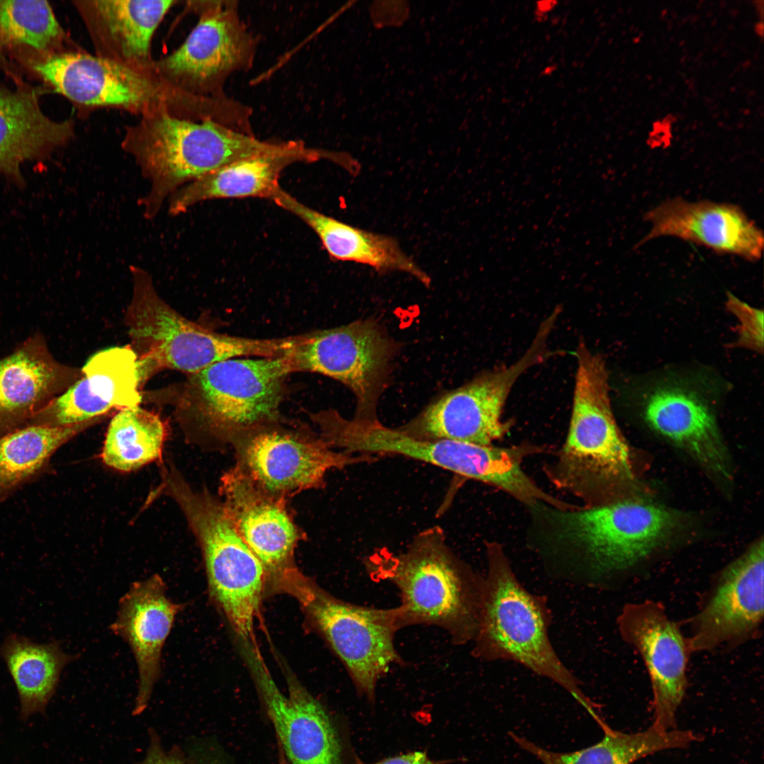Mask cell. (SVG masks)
I'll return each mask as SVG.
<instances>
[{
    "instance_id": "obj_1",
    "label": "cell",
    "mask_w": 764,
    "mask_h": 764,
    "mask_svg": "<svg viewBox=\"0 0 764 764\" xmlns=\"http://www.w3.org/2000/svg\"><path fill=\"white\" fill-rule=\"evenodd\" d=\"M364 567L374 581L398 590L402 627L436 626L455 645L473 642L478 625L483 577L459 559L437 526L419 532L400 552L379 549Z\"/></svg>"
},
{
    "instance_id": "obj_2",
    "label": "cell",
    "mask_w": 764,
    "mask_h": 764,
    "mask_svg": "<svg viewBox=\"0 0 764 764\" xmlns=\"http://www.w3.org/2000/svg\"><path fill=\"white\" fill-rule=\"evenodd\" d=\"M279 146L212 120L196 121L168 112L143 115L122 142L149 183L139 202L146 219L155 218L168 198L187 183Z\"/></svg>"
},
{
    "instance_id": "obj_3",
    "label": "cell",
    "mask_w": 764,
    "mask_h": 764,
    "mask_svg": "<svg viewBox=\"0 0 764 764\" xmlns=\"http://www.w3.org/2000/svg\"><path fill=\"white\" fill-rule=\"evenodd\" d=\"M487 572L483 577L473 656L485 661H510L556 683L597 722L595 702L563 664L549 638L551 613L543 596L520 583L502 546L486 543Z\"/></svg>"
},
{
    "instance_id": "obj_4",
    "label": "cell",
    "mask_w": 764,
    "mask_h": 764,
    "mask_svg": "<svg viewBox=\"0 0 764 764\" xmlns=\"http://www.w3.org/2000/svg\"><path fill=\"white\" fill-rule=\"evenodd\" d=\"M286 356L233 358L187 375L176 403L186 436L209 450L229 447L237 435L280 420Z\"/></svg>"
},
{
    "instance_id": "obj_5",
    "label": "cell",
    "mask_w": 764,
    "mask_h": 764,
    "mask_svg": "<svg viewBox=\"0 0 764 764\" xmlns=\"http://www.w3.org/2000/svg\"><path fill=\"white\" fill-rule=\"evenodd\" d=\"M132 293L125 322L137 358L140 386L161 369L187 375L221 361L285 354L292 337L257 339L216 332L175 311L158 293L145 269L130 265Z\"/></svg>"
},
{
    "instance_id": "obj_6",
    "label": "cell",
    "mask_w": 764,
    "mask_h": 764,
    "mask_svg": "<svg viewBox=\"0 0 764 764\" xmlns=\"http://www.w3.org/2000/svg\"><path fill=\"white\" fill-rule=\"evenodd\" d=\"M606 364L596 359L577 364L567 435L554 462L544 468L557 489L584 507L609 503L611 492L632 478L629 446L615 421Z\"/></svg>"
},
{
    "instance_id": "obj_7",
    "label": "cell",
    "mask_w": 764,
    "mask_h": 764,
    "mask_svg": "<svg viewBox=\"0 0 764 764\" xmlns=\"http://www.w3.org/2000/svg\"><path fill=\"white\" fill-rule=\"evenodd\" d=\"M153 494L172 498L200 547L211 596L236 635L259 654L254 631L266 573L227 515L222 502L207 489L196 490L174 465L162 468Z\"/></svg>"
},
{
    "instance_id": "obj_8",
    "label": "cell",
    "mask_w": 764,
    "mask_h": 764,
    "mask_svg": "<svg viewBox=\"0 0 764 764\" xmlns=\"http://www.w3.org/2000/svg\"><path fill=\"white\" fill-rule=\"evenodd\" d=\"M319 430L335 449L352 454L405 456L488 484L513 497L528 485V476L521 467L527 451L522 445L500 447L422 439L399 427H388L378 418L348 419L334 409L322 416Z\"/></svg>"
},
{
    "instance_id": "obj_9",
    "label": "cell",
    "mask_w": 764,
    "mask_h": 764,
    "mask_svg": "<svg viewBox=\"0 0 764 764\" xmlns=\"http://www.w3.org/2000/svg\"><path fill=\"white\" fill-rule=\"evenodd\" d=\"M544 521L549 541L576 550L600 571L627 568L668 537L673 512L661 505L618 499L595 507L558 509L538 502L529 507Z\"/></svg>"
},
{
    "instance_id": "obj_10",
    "label": "cell",
    "mask_w": 764,
    "mask_h": 764,
    "mask_svg": "<svg viewBox=\"0 0 764 764\" xmlns=\"http://www.w3.org/2000/svg\"><path fill=\"white\" fill-rule=\"evenodd\" d=\"M35 71L56 91L91 107H117L140 113L157 112L201 120L213 110L210 98L192 95L145 71L83 52L50 55Z\"/></svg>"
},
{
    "instance_id": "obj_11",
    "label": "cell",
    "mask_w": 764,
    "mask_h": 764,
    "mask_svg": "<svg viewBox=\"0 0 764 764\" xmlns=\"http://www.w3.org/2000/svg\"><path fill=\"white\" fill-rule=\"evenodd\" d=\"M557 320V316L550 313L543 320L528 348L515 362L480 374L444 393L399 428L419 439L482 446L503 438L509 424L502 420V413L515 383L531 368L561 352L548 346Z\"/></svg>"
},
{
    "instance_id": "obj_12",
    "label": "cell",
    "mask_w": 764,
    "mask_h": 764,
    "mask_svg": "<svg viewBox=\"0 0 764 764\" xmlns=\"http://www.w3.org/2000/svg\"><path fill=\"white\" fill-rule=\"evenodd\" d=\"M306 608L361 695L374 702L379 680L404 661L395 645L398 607L378 608L337 599L312 586L298 570L279 581Z\"/></svg>"
},
{
    "instance_id": "obj_13",
    "label": "cell",
    "mask_w": 764,
    "mask_h": 764,
    "mask_svg": "<svg viewBox=\"0 0 764 764\" xmlns=\"http://www.w3.org/2000/svg\"><path fill=\"white\" fill-rule=\"evenodd\" d=\"M229 447L234 451L236 468L265 492L287 500L303 491L323 487L330 470L378 458L337 450L318 432L282 419L241 433Z\"/></svg>"
},
{
    "instance_id": "obj_14",
    "label": "cell",
    "mask_w": 764,
    "mask_h": 764,
    "mask_svg": "<svg viewBox=\"0 0 764 764\" xmlns=\"http://www.w3.org/2000/svg\"><path fill=\"white\" fill-rule=\"evenodd\" d=\"M400 345L373 318L302 335L285 355L291 373L311 372L336 380L356 398L354 417L376 419Z\"/></svg>"
},
{
    "instance_id": "obj_15",
    "label": "cell",
    "mask_w": 764,
    "mask_h": 764,
    "mask_svg": "<svg viewBox=\"0 0 764 764\" xmlns=\"http://www.w3.org/2000/svg\"><path fill=\"white\" fill-rule=\"evenodd\" d=\"M196 3L197 25L179 48L154 62V71L185 93L224 98L227 78L252 66L257 41L241 21L237 1Z\"/></svg>"
},
{
    "instance_id": "obj_16",
    "label": "cell",
    "mask_w": 764,
    "mask_h": 764,
    "mask_svg": "<svg viewBox=\"0 0 764 764\" xmlns=\"http://www.w3.org/2000/svg\"><path fill=\"white\" fill-rule=\"evenodd\" d=\"M624 641L640 654L653 692L652 725L663 731L676 729V714L684 698L686 668L690 652L687 639L659 602L625 605L618 617Z\"/></svg>"
},
{
    "instance_id": "obj_17",
    "label": "cell",
    "mask_w": 764,
    "mask_h": 764,
    "mask_svg": "<svg viewBox=\"0 0 764 764\" xmlns=\"http://www.w3.org/2000/svg\"><path fill=\"white\" fill-rule=\"evenodd\" d=\"M219 492L236 531L267 576L277 579L296 568L294 551L304 535L287 499L265 492L235 466L221 477Z\"/></svg>"
},
{
    "instance_id": "obj_18",
    "label": "cell",
    "mask_w": 764,
    "mask_h": 764,
    "mask_svg": "<svg viewBox=\"0 0 764 764\" xmlns=\"http://www.w3.org/2000/svg\"><path fill=\"white\" fill-rule=\"evenodd\" d=\"M81 369V376L26 425L74 426L141 403L137 358L129 345L100 350Z\"/></svg>"
},
{
    "instance_id": "obj_19",
    "label": "cell",
    "mask_w": 764,
    "mask_h": 764,
    "mask_svg": "<svg viewBox=\"0 0 764 764\" xmlns=\"http://www.w3.org/2000/svg\"><path fill=\"white\" fill-rule=\"evenodd\" d=\"M763 550L760 538L724 569L693 618L690 652L741 642L757 632L763 618Z\"/></svg>"
},
{
    "instance_id": "obj_20",
    "label": "cell",
    "mask_w": 764,
    "mask_h": 764,
    "mask_svg": "<svg viewBox=\"0 0 764 764\" xmlns=\"http://www.w3.org/2000/svg\"><path fill=\"white\" fill-rule=\"evenodd\" d=\"M644 220L651 229L639 245L673 236L749 261L758 260L763 254L762 230L736 204L676 197L648 211Z\"/></svg>"
},
{
    "instance_id": "obj_21",
    "label": "cell",
    "mask_w": 764,
    "mask_h": 764,
    "mask_svg": "<svg viewBox=\"0 0 764 764\" xmlns=\"http://www.w3.org/2000/svg\"><path fill=\"white\" fill-rule=\"evenodd\" d=\"M185 606L167 596L166 584L158 574L132 583L119 600L110 630L129 645L135 659L139 676L135 714L148 705L161 674L163 647Z\"/></svg>"
},
{
    "instance_id": "obj_22",
    "label": "cell",
    "mask_w": 764,
    "mask_h": 764,
    "mask_svg": "<svg viewBox=\"0 0 764 764\" xmlns=\"http://www.w3.org/2000/svg\"><path fill=\"white\" fill-rule=\"evenodd\" d=\"M646 423L683 448L704 468L731 476L729 454L707 401L697 390L675 383L652 388L642 401Z\"/></svg>"
},
{
    "instance_id": "obj_23",
    "label": "cell",
    "mask_w": 764,
    "mask_h": 764,
    "mask_svg": "<svg viewBox=\"0 0 764 764\" xmlns=\"http://www.w3.org/2000/svg\"><path fill=\"white\" fill-rule=\"evenodd\" d=\"M82 375L58 361L36 333L0 359V436L25 426Z\"/></svg>"
},
{
    "instance_id": "obj_24",
    "label": "cell",
    "mask_w": 764,
    "mask_h": 764,
    "mask_svg": "<svg viewBox=\"0 0 764 764\" xmlns=\"http://www.w3.org/2000/svg\"><path fill=\"white\" fill-rule=\"evenodd\" d=\"M328 159L342 165L344 158L301 141H284L277 150L231 163L196 179L168 199V212L176 216L206 200L256 197L272 199L281 187L279 178L289 165Z\"/></svg>"
},
{
    "instance_id": "obj_25",
    "label": "cell",
    "mask_w": 764,
    "mask_h": 764,
    "mask_svg": "<svg viewBox=\"0 0 764 764\" xmlns=\"http://www.w3.org/2000/svg\"><path fill=\"white\" fill-rule=\"evenodd\" d=\"M255 659L259 690L288 759L292 764H342L337 731L320 703L298 685L285 695L261 658Z\"/></svg>"
},
{
    "instance_id": "obj_26",
    "label": "cell",
    "mask_w": 764,
    "mask_h": 764,
    "mask_svg": "<svg viewBox=\"0 0 764 764\" xmlns=\"http://www.w3.org/2000/svg\"><path fill=\"white\" fill-rule=\"evenodd\" d=\"M173 0H91L76 2L97 56L154 72L153 35Z\"/></svg>"
},
{
    "instance_id": "obj_27",
    "label": "cell",
    "mask_w": 764,
    "mask_h": 764,
    "mask_svg": "<svg viewBox=\"0 0 764 764\" xmlns=\"http://www.w3.org/2000/svg\"><path fill=\"white\" fill-rule=\"evenodd\" d=\"M271 199L310 226L333 259L367 265L379 272H403L425 286L431 284L429 276L403 251L395 238L326 216L300 202L282 187Z\"/></svg>"
},
{
    "instance_id": "obj_28",
    "label": "cell",
    "mask_w": 764,
    "mask_h": 764,
    "mask_svg": "<svg viewBox=\"0 0 764 764\" xmlns=\"http://www.w3.org/2000/svg\"><path fill=\"white\" fill-rule=\"evenodd\" d=\"M72 135L70 121L47 117L34 92L0 89V175L22 184L23 163L51 153Z\"/></svg>"
},
{
    "instance_id": "obj_29",
    "label": "cell",
    "mask_w": 764,
    "mask_h": 764,
    "mask_svg": "<svg viewBox=\"0 0 764 764\" xmlns=\"http://www.w3.org/2000/svg\"><path fill=\"white\" fill-rule=\"evenodd\" d=\"M602 730L604 736L601 741L570 752L548 750L511 731L509 736L543 764H631L661 751L685 748L700 739L690 730L663 731L654 725L632 734L614 730L608 725Z\"/></svg>"
},
{
    "instance_id": "obj_30",
    "label": "cell",
    "mask_w": 764,
    "mask_h": 764,
    "mask_svg": "<svg viewBox=\"0 0 764 764\" xmlns=\"http://www.w3.org/2000/svg\"><path fill=\"white\" fill-rule=\"evenodd\" d=\"M0 657L16 685L24 718L45 710L63 669L76 659L63 650L59 641L37 643L13 632L0 645Z\"/></svg>"
},
{
    "instance_id": "obj_31",
    "label": "cell",
    "mask_w": 764,
    "mask_h": 764,
    "mask_svg": "<svg viewBox=\"0 0 764 764\" xmlns=\"http://www.w3.org/2000/svg\"><path fill=\"white\" fill-rule=\"evenodd\" d=\"M102 418L50 427L26 425L0 436V502L43 474L64 444Z\"/></svg>"
},
{
    "instance_id": "obj_32",
    "label": "cell",
    "mask_w": 764,
    "mask_h": 764,
    "mask_svg": "<svg viewBox=\"0 0 764 764\" xmlns=\"http://www.w3.org/2000/svg\"><path fill=\"white\" fill-rule=\"evenodd\" d=\"M166 436L160 417L139 405L125 408L111 419L101 457L108 466L129 472L161 458Z\"/></svg>"
},
{
    "instance_id": "obj_33",
    "label": "cell",
    "mask_w": 764,
    "mask_h": 764,
    "mask_svg": "<svg viewBox=\"0 0 764 764\" xmlns=\"http://www.w3.org/2000/svg\"><path fill=\"white\" fill-rule=\"evenodd\" d=\"M63 30L46 1H0V42L46 50L62 40Z\"/></svg>"
},
{
    "instance_id": "obj_34",
    "label": "cell",
    "mask_w": 764,
    "mask_h": 764,
    "mask_svg": "<svg viewBox=\"0 0 764 764\" xmlns=\"http://www.w3.org/2000/svg\"><path fill=\"white\" fill-rule=\"evenodd\" d=\"M726 308L737 320L736 340L734 346L762 353L763 351V311L727 293Z\"/></svg>"
},
{
    "instance_id": "obj_35",
    "label": "cell",
    "mask_w": 764,
    "mask_h": 764,
    "mask_svg": "<svg viewBox=\"0 0 764 764\" xmlns=\"http://www.w3.org/2000/svg\"><path fill=\"white\" fill-rule=\"evenodd\" d=\"M357 764H444L441 760H435L422 751H412L384 758L378 762L366 763L359 760Z\"/></svg>"
},
{
    "instance_id": "obj_36",
    "label": "cell",
    "mask_w": 764,
    "mask_h": 764,
    "mask_svg": "<svg viewBox=\"0 0 764 764\" xmlns=\"http://www.w3.org/2000/svg\"><path fill=\"white\" fill-rule=\"evenodd\" d=\"M144 764H183V763L175 755L165 753L160 747L153 746Z\"/></svg>"
},
{
    "instance_id": "obj_37",
    "label": "cell",
    "mask_w": 764,
    "mask_h": 764,
    "mask_svg": "<svg viewBox=\"0 0 764 764\" xmlns=\"http://www.w3.org/2000/svg\"><path fill=\"white\" fill-rule=\"evenodd\" d=\"M555 2L552 1H545L538 2L537 3V12H538V14L540 13L541 15H543V13L544 14L545 13H548V11H551L554 8V6H555Z\"/></svg>"
},
{
    "instance_id": "obj_38",
    "label": "cell",
    "mask_w": 764,
    "mask_h": 764,
    "mask_svg": "<svg viewBox=\"0 0 764 764\" xmlns=\"http://www.w3.org/2000/svg\"><path fill=\"white\" fill-rule=\"evenodd\" d=\"M278 764H287L285 755L283 753L281 748H279V761Z\"/></svg>"
}]
</instances>
